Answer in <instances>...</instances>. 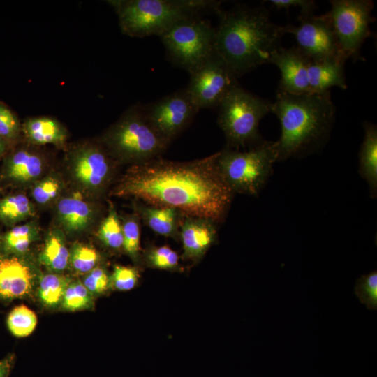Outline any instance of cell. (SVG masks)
Wrapping results in <instances>:
<instances>
[{"label":"cell","instance_id":"39","mask_svg":"<svg viewBox=\"0 0 377 377\" xmlns=\"http://www.w3.org/2000/svg\"><path fill=\"white\" fill-rule=\"evenodd\" d=\"M15 356L13 353L8 354L0 360V377H9L15 364Z\"/></svg>","mask_w":377,"mask_h":377},{"label":"cell","instance_id":"35","mask_svg":"<svg viewBox=\"0 0 377 377\" xmlns=\"http://www.w3.org/2000/svg\"><path fill=\"white\" fill-rule=\"evenodd\" d=\"M139 279V272L135 267L115 265L110 276V285L117 290L128 291L133 289Z\"/></svg>","mask_w":377,"mask_h":377},{"label":"cell","instance_id":"8","mask_svg":"<svg viewBox=\"0 0 377 377\" xmlns=\"http://www.w3.org/2000/svg\"><path fill=\"white\" fill-rule=\"evenodd\" d=\"M215 28L199 16L179 22L160 38L171 61L191 72L214 52Z\"/></svg>","mask_w":377,"mask_h":377},{"label":"cell","instance_id":"17","mask_svg":"<svg viewBox=\"0 0 377 377\" xmlns=\"http://www.w3.org/2000/svg\"><path fill=\"white\" fill-rule=\"evenodd\" d=\"M31 148V145L20 147L6 155L3 172L7 180L26 183L40 175L44 168V156Z\"/></svg>","mask_w":377,"mask_h":377},{"label":"cell","instance_id":"22","mask_svg":"<svg viewBox=\"0 0 377 377\" xmlns=\"http://www.w3.org/2000/svg\"><path fill=\"white\" fill-rule=\"evenodd\" d=\"M57 212L61 223L69 232L83 230L93 218L92 209L77 193L61 200Z\"/></svg>","mask_w":377,"mask_h":377},{"label":"cell","instance_id":"18","mask_svg":"<svg viewBox=\"0 0 377 377\" xmlns=\"http://www.w3.org/2000/svg\"><path fill=\"white\" fill-rule=\"evenodd\" d=\"M22 136L27 144L40 147L52 145L66 146L68 131L56 118L40 115L27 118L22 123Z\"/></svg>","mask_w":377,"mask_h":377},{"label":"cell","instance_id":"9","mask_svg":"<svg viewBox=\"0 0 377 377\" xmlns=\"http://www.w3.org/2000/svg\"><path fill=\"white\" fill-rule=\"evenodd\" d=\"M330 19L339 46L346 59H360V49L369 37L375 18L371 0H331Z\"/></svg>","mask_w":377,"mask_h":377},{"label":"cell","instance_id":"28","mask_svg":"<svg viewBox=\"0 0 377 377\" xmlns=\"http://www.w3.org/2000/svg\"><path fill=\"white\" fill-rule=\"evenodd\" d=\"M98 236L108 248L114 250L123 249V231L121 222L114 207H111L108 214L103 219Z\"/></svg>","mask_w":377,"mask_h":377},{"label":"cell","instance_id":"23","mask_svg":"<svg viewBox=\"0 0 377 377\" xmlns=\"http://www.w3.org/2000/svg\"><path fill=\"white\" fill-rule=\"evenodd\" d=\"M71 281L69 278L59 273L41 275L36 289L39 300L48 308L61 306L65 291Z\"/></svg>","mask_w":377,"mask_h":377},{"label":"cell","instance_id":"26","mask_svg":"<svg viewBox=\"0 0 377 377\" xmlns=\"http://www.w3.org/2000/svg\"><path fill=\"white\" fill-rule=\"evenodd\" d=\"M33 214V206L24 195H9L0 201V221L6 225H13Z\"/></svg>","mask_w":377,"mask_h":377},{"label":"cell","instance_id":"21","mask_svg":"<svg viewBox=\"0 0 377 377\" xmlns=\"http://www.w3.org/2000/svg\"><path fill=\"white\" fill-rule=\"evenodd\" d=\"M364 135L359 152V173L368 184L370 195H377V127L365 121Z\"/></svg>","mask_w":377,"mask_h":377},{"label":"cell","instance_id":"27","mask_svg":"<svg viewBox=\"0 0 377 377\" xmlns=\"http://www.w3.org/2000/svg\"><path fill=\"white\" fill-rule=\"evenodd\" d=\"M140 219L135 213L123 219V250L135 263L142 260L140 247Z\"/></svg>","mask_w":377,"mask_h":377},{"label":"cell","instance_id":"2","mask_svg":"<svg viewBox=\"0 0 377 377\" xmlns=\"http://www.w3.org/2000/svg\"><path fill=\"white\" fill-rule=\"evenodd\" d=\"M215 28L214 52L237 77L269 64L281 47L283 26L274 24L263 6L238 5L219 13Z\"/></svg>","mask_w":377,"mask_h":377},{"label":"cell","instance_id":"30","mask_svg":"<svg viewBox=\"0 0 377 377\" xmlns=\"http://www.w3.org/2000/svg\"><path fill=\"white\" fill-rule=\"evenodd\" d=\"M143 260L148 267L177 270L180 268L179 255L168 246H149L143 255Z\"/></svg>","mask_w":377,"mask_h":377},{"label":"cell","instance_id":"10","mask_svg":"<svg viewBox=\"0 0 377 377\" xmlns=\"http://www.w3.org/2000/svg\"><path fill=\"white\" fill-rule=\"evenodd\" d=\"M189 73L185 90L198 110L218 108L230 90L239 84L237 77L215 52Z\"/></svg>","mask_w":377,"mask_h":377},{"label":"cell","instance_id":"11","mask_svg":"<svg viewBox=\"0 0 377 377\" xmlns=\"http://www.w3.org/2000/svg\"><path fill=\"white\" fill-rule=\"evenodd\" d=\"M298 20L300 23L297 26H283L284 31L295 36L296 47L309 59H346L339 46L327 13L320 15L314 13L300 15Z\"/></svg>","mask_w":377,"mask_h":377},{"label":"cell","instance_id":"31","mask_svg":"<svg viewBox=\"0 0 377 377\" xmlns=\"http://www.w3.org/2000/svg\"><path fill=\"white\" fill-rule=\"evenodd\" d=\"M93 295L80 281H71L65 291L61 306L64 310L75 311L93 307Z\"/></svg>","mask_w":377,"mask_h":377},{"label":"cell","instance_id":"40","mask_svg":"<svg viewBox=\"0 0 377 377\" xmlns=\"http://www.w3.org/2000/svg\"><path fill=\"white\" fill-rule=\"evenodd\" d=\"M10 147L6 141L0 136V158L6 155Z\"/></svg>","mask_w":377,"mask_h":377},{"label":"cell","instance_id":"14","mask_svg":"<svg viewBox=\"0 0 377 377\" xmlns=\"http://www.w3.org/2000/svg\"><path fill=\"white\" fill-rule=\"evenodd\" d=\"M40 276L21 256H0V302L29 297L36 292Z\"/></svg>","mask_w":377,"mask_h":377},{"label":"cell","instance_id":"41","mask_svg":"<svg viewBox=\"0 0 377 377\" xmlns=\"http://www.w3.org/2000/svg\"><path fill=\"white\" fill-rule=\"evenodd\" d=\"M0 245H1V237H0Z\"/></svg>","mask_w":377,"mask_h":377},{"label":"cell","instance_id":"3","mask_svg":"<svg viewBox=\"0 0 377 377\" xmlns=\"http://www.w3.org/2000/svg\"><path fill=\"white\" fill-rule=\"evenodd\" d=\"M272 112L278 117L281 135L274 141L277 161H286L319 148L328 138L336 109L330 91L291 94L277 91Z\"/></svg>","mask_w":377,"mask_h":377},{"label":"cell","instance_id":"36","mask_svg":"<svg viewBox=\"0 0 377 377\" xmlns=\"http://www.w3.org/2000/svg\"><path fill=\"white\" fill-rule=\"evenodd\" d=\"M82 283L92 295L102 294L110 286V276L104 268L96 267L87 273Z\"/></svg>","mask_w":377,"mask_h":377},{"label":"cell","instance_id":"4","mask_svg":"<svg viewBox=\"0 0 377 377\" xmlns=\"http://www.w3.org/2000/svg\"><path fill=\"white\" fill-rule=\"evenodd\" d=\"M121 31L131 37L161 36L175 24L212 10L221 2L209 0H111Z\"/></svg>","mask_w":377,"mask_h":377},{"label":"cell","instance_id":"29","mask_svg":"<svg viewBox=\"0 0 377 377\" xmlns=\"http://www.w3.org/2000/svg\"><path fill=\"white\" fill-rule=\"evenodd\" d=\"M37 317L34 312L25 305H19L12 309L7 318V326L13 335L24 337L34 330Z\"/></svg>","mask_w":377,"mask_h":377},{"label":"cell","instance_id":"6","mask_svg":"<svg viewBox=\"0 0 377 377\" xmlns=\"http://www.w3.org/2000/svg\"><path fill=\"white\" fill-rule=\"evenodd\" d=\"M272 105L239 84L232 87L218 106L217 122L225 135L226 147L246 149L261 142L259 124L272 112Z\"/></svg>","mask_w":377,"mask_h":377},{"label":"cell","instance_id":"38","mask_svg":"<svg viewBox=\"0 0 377 377\" xmlns=\"http://www.w3.org/2000/svg\"><path fill=\"white\" fill-rule=\"evenodd\" d=\"M267 1L276 10H288L291 7H299L301 10L300 15L313 14L317 7L316 1L313 0H269Z\"/></svg>","mask_w":377,"mask_h":377},{"label":"cell","instance_id":"12","mask_svg":"<svg viewBox=\"0 0 377 377\" xmlns=\"http://www.w3.org/2000/svg\"><path fill=\"white\" fill-rule=\"evenodd\" d=\"M143 106L151 124L170 142L190 125L199 111L185 89Z\"/></svg>","mask_w":377,"mask_h":377},{"label":"cell","instance_id":"34","mask_svg":"<svg viewBox=\"0 0 377 377\" xmlns=\"http://www.w3.org/2000/svg\"><path fill=\"white\" fill-rule=\"evenodd\" d=\"M355 293L361 303L370 309H377V272L362 275L356 282Z\"/></svg>","mask_w":377,"mask_h":377},{"label":"cell","instance_id":"15","mask_svg":"<svg viewBox=\"0 0 377 377\" xmlns=\"http://www.w3.org/2000/svg\"><path fill=\"white\" fill-rule=\"evenodd\" d=\"M309 59L296 47H280L271 58L269 64L281 72L278 90L291 94L311 93L307 68Z\"/></svg>","mask_w":377,"mask_h":377},{"label":"cell","instance_id":"33","mask_svg":"<svg viewBox=\"0 0 377 377\" xmlns=\"http://www.w3.org/2000/svg\"><path fill=\"white\" fill-rule=\"evenodd\" d=\"M99 260V254L92 246L76 243L70 253L69 262L79 273H88L92 270Z\"/></svg>","mask_w":377,"mask_h":377},{"label":"cell","instance_id":"7","mask_svg":"<svg viewBox=\"0 0 377 377\" xmlns=\"http://www.w3.org/2000/svg\"><path fill=\"white\" fill-rule=\"evenodd\" d=\"M276 161L274 142L266 140L243 151L225 147L217 157L220 172L234 193L252 196L263 188Z\"/></svg>","mask_w":377,"mask_h":377},{"label":"cell","instance_id":"16","mask_svg":"<svg viewBox=\"0 0 377 377\" xmlns=\"http://www.w3.org/2000/svg\"><path fill=\"white\" fill-rule=\"evenodd\" d=\"M217 227L211 220L183 215L179 231L184 250L182 258L199 261L216 242Z\"/></svg>","mask_w":377,"mask_h":377},{"label":"cell","instance_id":"19","mask_svg":"<svg viewBox=\"0 0 377 377\" xmlns=\"http://www.w3.org/2000/svg\"><path fill=\"white\" fill-rule=\"evenodd\" d=\"M342 57L309 61L307 73L311 93L330 91L332 87L347 89Z\"/></svg>","mask_w":377,"mask_h":377},{"label":"cell","instance_id":"24","mask_svg":"<svg viewBox=\"0 0 377 377\" xmlns=\"http://www.w3.org/2000/svg\"><path fill=\"white\" fill-rule=\"evenodd\" d=\"M70 253L62 237L56 233L51 234L46 239L40 255V261L48 269L59 273L68 266Z\"/></svg>","mask_w":377,"mask_h":377},{"label":"cell","instance_id":"13","mask_svg":"<svg viewBox=\"0 0 377 377\" xmlns=\"http://www.w3.org/2000/svg\"><path fill=\"white\" fill-rule=\"evenodd\" d=\"M70 154L74 175L82 184L95 191L105 188L118 163L100 142L82 143Z\"/></svg>","mask_w":377,"mask_h":377},{"label":"cell","instance_id":"32","mask_svg":"<svg viewBox=\"0 0 377 377\" xmlns=\"http://www.w3.org/2000/svg\"><path fill=\"white\" fill-rule=\"evenodd\" d=\"M0 136L6 141L10 149L14 148L22 136V123L17 114L1 101H0Z\"/></svg>","mask_w":377,"mask_h":377},{"label":"cell","instance_id":"20","mask_svg":"<svg viewBox=\"0 0 377 377\" xmlns=\"http://www.w3.org/2000/svg\"><path fill=\"white\" fill-rule=\"evenodd\" d=\"M134 209L140 221L154 232L179 239L180 222L183 214L173 207H158L134 200Z\"/></svg>","mask_w":377,"mask_h":377},{"label":"cell","instance_id":"5","mask_svg":"<svg viewBox=\"0 0 377 377\" xmlns=\"http://www.w3.org/2000/svg\"><path fill=\"white\" fill-rule=\"evenodd\" d=\"M99 142L118 163L131 165L161 156L171 144L151 124L140 103L127 108Z\"/></svg>","mask_w":377,"mask_h":377},{"label":"cell","instance_id":"1","mask_svg":"<svg viewBox=\"0 0 377 377\" xmlns=\"http://www.w3.org/2000/svg\"><path fill=\"white\" fill-rule=\"evenodd\" d=\"M217 157L218 151L189 161L158 156L131 165L112 193L173 207L184 216L207 219L219 226L226 220L235 194L220 172Z\"/></svg>","mask_w":377,"mask_h":377},{"label":"cell","instance_id":"25","mask_svg":"<svg viewBox=\"0 0 377 377\" xmlns=\"http://www.w3.org/2000/svg\"><path fill=\"white\" fill-rule=\"evenodd\" d=\"M37 235L36 228L31 223L13 227L6 232L3 239L5 255L24 254L36 239Z\"/></svg>","mask_w":377,"mask_h":377},{"label":"cell","instance_id":"37","mask_svg":"<svg viewBox=\"0 0 377 377\" xmlns=\"http://www.w3.org/2000/svg\"><path fill=\"white\" fill-rule=\"evenodd\" d=\"M59 189V184L58 181L53 178H47L34 186L32 195L37 202L45 204L56 197Z\"/></svg>","mask_w":377,"mask_h":377}]
</instances>
